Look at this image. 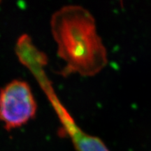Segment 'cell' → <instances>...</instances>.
<instances>
[{
	"label": "cell",
	"instance_id": "obj_1",
	"mask_svg": "<svg viewBox=\"0 0 151 151\" xmlns=\"http://www.w3.org/2000/svg\"><path fill=\"white\" fill-rule=\"evenodd\" d=\"M50 29L58 55L65 63L62 75L92 76L106 67V49L87 9L78 5L62 7L52 16Z\"/></svg>",
	"mask_w": 151,
	"mask_h": 151
},
{
	"label": "cell",
	"instance_id": "obj_2",
	"mask_svg": "<svg viewBox=\"0 0 151 151\" xmlns=\"http://www.w3.org/2000/svg\"><path fill=\"white\" fill-rule=\"evenodd\" d=\"M37 104L29 85L14 80L0 92V120L5 129L20 127L35 118Z\"/></svg>",
	"mask_w": 151,
	"mask_h": 151
},
{
	"label": "cell",
	"instance_id": "obj_3",
	"mask_svg": "<svg viewBox=\"0 0 151 151\" xmlns=\"http://www.w3.org/2000/svg\"><path fill=\"white\" fill-rule=\"evenodd\" d=\"M65 134L70 138L76 151H109L101 139L85 133L77 125Z\"/></svg>",
	"mask_w": 151,
	"mask_h": 151
}]
</instances>
